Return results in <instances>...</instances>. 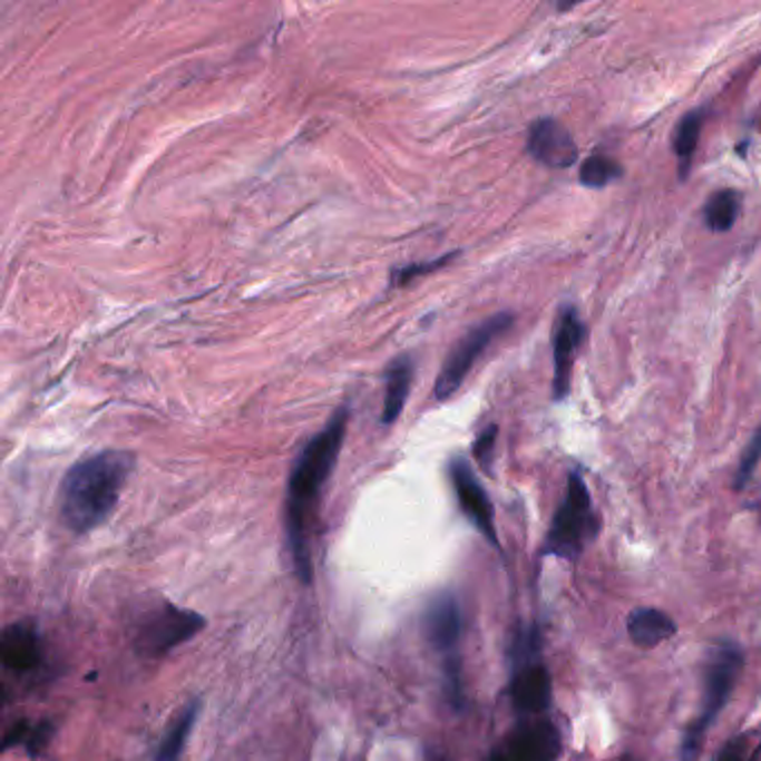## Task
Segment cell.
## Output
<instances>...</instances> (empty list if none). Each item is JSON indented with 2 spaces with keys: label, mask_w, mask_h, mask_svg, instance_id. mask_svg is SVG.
I'll list each match as a JSON object with an SVG mask.
<instances>
[{
  "label": "cell",
  "mask_w": 761,
  "mask_h": 761,
  "mask_svg": "<svg viewBox=\"0 0 761 761\" xmlns=\"http://www.w3.org/2000/svg\"><path fill=\"white\" fill-rule=\"evenodd\" d=\"M741 213V195L736 191H716L703 206V222L712 233H728Z\"/></svg>",
  "instance_id": "2e32d148"
},
{
  "label": "cell",
  "mask_w": 761,
  "mask_h": 761,
  "mask_svg": "<svg viewBox=\"0 0 761 761\" xmlns=\"http://www.w3.org/2000/svg\"><path fill=\"white\" fill-rule=\"evenodd\" d=\"M411 382H413V360L411 358L396 360L387 373L384 409H382V422L384 425H391L400 418V411L407 402Z\"/></svg>",
  "instance_id": "9a60e30c"
},
{
  "label": "cell",
  "mask_w": 761,
  "mask_h": 761,
  "mask_svg": "<svg viewBox=\"0 0 761 761\" xmlns=\"http://www.w3.org/2000/svg\"><path fill=\"white\" fill-rule=\"evenodd\" d=\"M496 436H498V427L491 425L487 427V431H482L474 445V453L478 458V462L489 469V462H491V451H494V445H496Z\"/></svg>",
  "instance_id": "603a6c76"
},
{
  "label": "cell",
  "mask_w": 761,
  "mask_h": 761,
  "mask_svg": "<svg viewBox=\"0 0 761 761\" xmlns=\"http://www.w3.org/2000/svg\"><path fill=\"white\" fill-rule=\"evenodd\" d=\"M623 175L621 166L607 157H589L578 170V179L587 188H603Z\"/></svg>",
  "instance_id": "d6986e66"
},
{
  "label": "cell",
  "mask_w": 761,
  "mask_h": 761,
  "mask_svg": "<svg viewBox=\"0 0 761 761\" xmlns=\"http://www.w3.org/2000/svg\"><path fill=\"white\" fill-rule=\"evenodd\" d=\"M349 427V411L338 409L329 425L304 445L300 451L291 478H289V500H286V527L291 554L295 569L304 583L311 580V547L309 527L320 498L322 487L331 478L342 442Z\"/></svg>",
  "instance_id": "6da1fadb"
},
{
  "label": "cell",
  "mask_w": 761,
  "mask_h": 761,
  "mask_svg": "<svg viewBox=\"0 0 761 761\" xmlns=\"http://www.w3.org/2000/svg\"><path fill=\"white\" fill-rule=\"evenodd\" d=\"M540 650H518L511 652L514 674L509 683V694L516 710L525 714H538L552 703V676L547 667L538 661Z\"/></svg>",
  "instance_id": "52a82bcc"
},
{
  "label": "cell",
  "mask_w": 761,
  "mask_h": 761,
  "mask_svg": "<svg viewBox=\"0 0 761 761\" xmlns=\"http://www.w3.org/2000/svg\"><path fill=\"white\" fill-rule=\"evenodd\" d=\"M445 674H447V694L451 699L453 708L462 705V683H460V661L453 656L447 661L445 665Z\"/></svg>",
  "instance_id": "7402d4cb"
},
{
  "label": "cell",
  "mask_w": 761,
  "mask_h": 761,
  "mask_svg": "<svg viewBox=\"0 0 761 761\" xmlns=\"http://www.w3.org/2000/svg\"><path fill=\"white\" fill-rule=\"evenodd\" d=\"M197 716H199V701H193L188 708L182 710V714L177 716L173 728L166 732V736L159 745V752H157L159 761H179V757L186 748V739H188Z\"/></svg>",
  "instance_id": "ac0fdd59"
},
{
  "label": "cell",
  "mask_w": 761,
  "mask_h": 761,
  "mask_svg": "<svg viewBox=\"0 0 761 761\" xmlns=\"http://www.w3.org/2000/svg\"><path fill=\"white\" fill-rule=\"evenodd\" d=\"M598 531V518L592 507L589 489L578 471H572L567 478L565 500L560 503L552 527L545 538V554L576 560L583 552V545L592 540Z\"/></svg>",
  "instance_id": "277c9868"
},
{
  "label": "cell",
  "mask_w": 761,
  "mask_h": 761,
  "mask_svg": "<svg viewBox=\"0 0 761 761\" xmlns=\"http://www.w3.org/2000/svg\"><path fill=\"white\" fill-rule=\"evenodd\" d=\"M425 627L431 645L440 652H451L460 638L462 632V618H460V605L453 594L442 592L438 594L425 614Z\"/></svg>",
  "instance_id": "7c38bea8"
},
{
  "label": "cell",
  "mask_w": 761,
  "mask_h": 761,
  "mask_svg": "<svg viewBox=\"0 0 761 761\" xmlns=\"http://www.w3.org/2000/svg\"><path fill=\"white\" fill-rule=\"evenodd\" d=\"M39 636L26 623L6 627L0 638V658L8 670H32L39 663Z\"/></svg>",
  "instance_id": "4fadbf2b"
},
{
  "label": "cell",
  "mask_w": 761,
  "mask_h": 761,
  "mask_svg": "<svg viewBox=\"0 0 761 761\" xmlns=\"http://www.w3.org/2000/svg\"><path fill=\"white\" fill-rule=\"evenodd\" d=\"M627 634L634 645L650 650L676 634V623L656 607H638L627 616Z\"/></svg>",
  "instance_id": "5bb4252c"
},
{
  "label": "cell",
  "mask_w": 761,
  "mask_h": 761,
  "mask_svg": "<svg viewBox=\"0 0 761 761\" xmlns=\"http://www.w3.org/2000/svg\"><path fill=\"white\" fill-rule=\"evenodd\" d=\"M204 627V616L175 605H164L159 612L142 625L137 634V647L144 654H166L173 647L186 643Z\"/></svg>",
  "instance_id": "8992f818"
},
{
  "label": "cell",
  "mask_w": 761,
  "mask_h": 761,
  "mask_svg": "<svg viewBox=\"0 0 761 761\" xmlns=\"http://www.w3.org/2000/svg\"><path fill=\"white\" fill-rule=\"evenodd\" d=\"M585 326L574 306H563L556 322L554 333V400H563L569 391L572 380V364L576 351L583 342Z\"/></svg>",
  "instance_id": "8fae6325"
},
{
  "label": "cell",
  "mask_w": 761,
  "mask_h": 761,
  "mask_svg": "<svg viewBox=\"0 0 761 761\" xmlns=\"http://www.w3.org/2000/svg\"><path fill=\"white\" fill-rule=\"evenodd\" d=\"M527 153L547 168H569L578 162V146L556 119H538L527 135Z\"/></svg>",
  "instance_id": "30bf717a"
},
{
  "label": "cell",
  "mask_w": 761,
  "mask_h": 761,
  "mask_svg": "<svg viewBox=\"0 0 761 761\" xmlns=\"http://www.w3.org/2000/svg\"><path fill=\"white\" fill-rule=\"evenodd\" d=\"M26 734H28V723H26V721H19V723L6 734L3 748H12V745H17V743H23V741H26Z\"/></svg>",
  "instance_id": "d4e9b609"
},
{
  "label": "cell",
  "mask_w": 761,
  "mask_h": 761,
  "mask_svg": "<svg viewBox=\"0 0 761 761\" xmlns=\"http://www.w3.org/2000/svg\"><path fill=\"white\" fill-rule=\"evenodd\" d=\"M759 462H761V427L757 429V433L752 436V440L748 442V447H745V451H743V456L739 460V469H736V476H734V487L736 489H741L750 480V476L754 474Z\"/></svg>",
  "instance_id": "44dd1931"
},
{
  "label": "cell",
  "mask_w": 761,
  "mask_h": 761,
  "mask_svg": "<svg viewBox=\"0 0 761 761\" xmlns=\"http://www.w3.org/2000/svg\"><path fill=\"white\" fill-rule=\"evenodd\" d=\"M135 469V456L110 449L79 460L61 485V516L66 525L86 534L108 520Z\"/></svg>",
  "instance_id": "7a4b0ae2"
},
{
  "label": "cell",
  "mask_w": 761,
  "mask_h": 761,
  "mask_svg": "<svg viewBox=\"0 0 761 761\" xmlns=\"http://www.w3.org/2000/svg\"><path fill=\"white\" fill-rule=\"evenodd\" d=\"M449 478L460 503L462 514L474 523V527L491 543L498 545L496 527H494V507L491 500L476 478L471 465L465 458H453L449 465Z\"/></svg>",
  "instance_id": "9c48e42d"
},
{
  "label": "cell",
  "mask_w": 761,
  "mask_h": 761,
  "mask_svg": "<svg viewBox=\"0 0 761 761\" xmlns=\"http://www.w3.org/2000/svg\"><path fill=\"white\" fill-rule=\"evenodd\" d=\"M514 324V315L511 313H498L491 315L489 320H485L482 324H478L476 329H471L449 353V358L445 360L440 375L436 380V398L438 400H447L451 398L460 384L465 382V378L469 375L471 367L476 364V360L487 351V347L503 335L509 326Z\"/></svg>",
  "instance_id": "5b68a950"
},
{
  "label": "cell",
  "mask_w": 761,
  "mask_h": 761,
  "mask_svg": "<svg viewBox=\"0 0 761 761\" xmlns=\"http://www.w3.org/2000/svg\"><path fill=\"white\" fill-rule=\"evenodd\" d=\"M761 757V732H743L725 743L716 761H759Z\"/></svg>",
  "instance_id": "ffe728a7"
},
{
  "label": "cell",
  "mask_w": 761,
  "mask_h": 761,
  "mask_svg": "<svg viewBox=\"0 0 761 761\" xmlns=\"http://www.w3.org/2000/svg\"><path fill=\"white\" fill-rule=\"evenodd\" d=\"M703 110H692L687 113L676 130H674V137H672V148H674V155L679 157V164H681V177H685L690 173V162H692V155L696 150V144H699V135H701V126H703Z\"/></svg>",
  "instance_id": "e0dca14e"
},
{
  "label": "cell",
  "mask_w": 761,
  "mask_h": 761,
  "mask_svg": "<svg viewBox=\"0 0 761 761\" xmlns=\"http://www.w3.org/2000/svg\"><path fill=\"white\" fill-rule=\"evenodd\" d=\"M456 255H447V257H440L438 262H431V264H418V266H404V269H400L398 271V275H396V280H398V284H404V282H409V280H413L416 275H420V273H429V271H436L438 266H445V264H449L451 260H453Z\"/></svg>",
  "instance_id": "cb8c5ba5"
},
{
  "label": "cell",
  "mask_w": 761,
  "mask_h": 761,
  "mask_svg": "<svg viewBox=\"0 0 761 761\" xmlns=\"http://www.w3.org/2000/svg\"><path fill=\"white\" fill-rule=\"evenodd\" d=\"M558 754V730L549 721H527L505 736L491 761H556Z\"/></svg>",
  "instance_id": "ba28073f"
},
{
  "label": "cell",
  "mask_w": 761,
  "mask_h": 761,
  "mask_svg": "<svg viewBox=\"0 0 761 761\" xmlns=\"http://www.w3.org/2000/svg\"><path fill=\"white\" fill-rule=\"evenodd\" d=\"M743 665V654L736 643L721 641L716 647L710 650L708 667H705V690H703V703L701 714L694 719L692 725H687L683 741H681V761H696L701 741L708 734L710 725L719 716V712L725 708L732 687L736 683V676Z\"/></svg>",
  "instance_id": "3957f363"
}]
</instances>
